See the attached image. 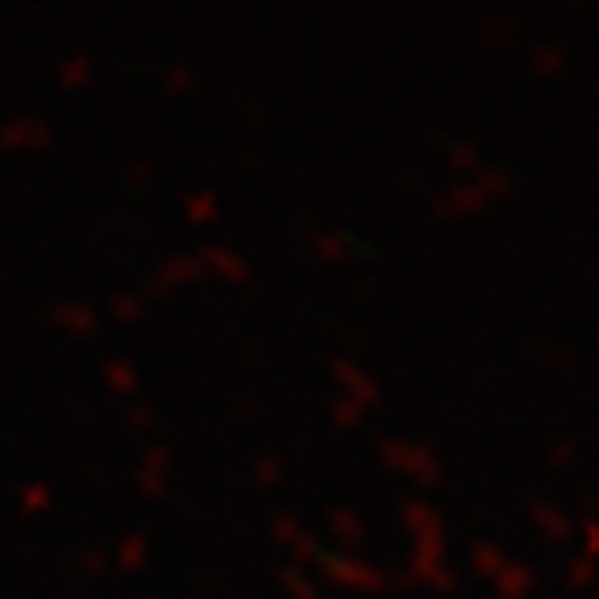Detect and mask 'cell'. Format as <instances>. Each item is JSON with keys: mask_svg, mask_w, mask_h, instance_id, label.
Wrapping results in <instances>:
<instances>
[{"mask_svg": "<svg viewBox=\"0 0 599 599\" xmlns=\"http://www.w3.org/2000/svg\"><path fill=\"white\" fill-rule=\"evenodd\" d=\"M383 459L390 466H397V470H409L412 477H420L423 484H434L437 480V459L426 448H412L405 440H386Z\"/></svg>", "mask_w": 599, "mask_h": 599, "instance_id": "1", "label": "cell"}, {"mask_svg": "<svg viewBox=\"0 0 599 599\" xmlns=\"http://www.w3.org/2000/svg\"><path fill=\"white\" fill-rule=\"evenodd\" d=\"M322 564H325V575H329L333 581L347 585V589H380L383 585V578L375 575L372 567L355 564V559H347V556H325Z\"/></svg>", "mask_w": 599, "mask_h": 599, "instance_id": "2", "label": "cell"}, {"mask_svg": "<svg viewBox=\"0 0 599 599\" xmlns=\"http://www.w3.org/2000/svg\"><path fill=\"white\" fill-rule=\"evenodd\" d=\"M494 581H499V592H502V596L520 599V596H524V592L531 589V585H535V570L524 567V564H513V567H502V570H499V578H494Z\"/></svg>", "mask_w": 599, "mask_h": 599, "instance_id": "3", "label": "cell"}, {"mask_svg": "<svg viewBox=\"0 0 599 599\" xmlns=\"http://www.w3.org/2000/svg\"><path fill=\"white\" fill-rule=\"evenodd\" d=\"M47 130L41 123L33 120H19V123H8L4 130H0V141L4 145H25V141H36V145H47Z\"/></svg>", "mask_w": 599, "mask_h": 599, "instance_id": "4", "label": "cell"}, {"mask_svg": "<svg viewBox=\"0 0 599 599\" xmlns=\"http://www.w3.org/2000/svg\"><path fill=\"white\" fill-rule=\"evenodd\" d=\"M405 516H409V524L420 531V538H440V520L426 510V505L420 502H409L405 505Z\"/></svg>", "mask_w": 599, "mask_h": 599, "instance_id": "5", "label": "cell"}, {"mask_svg": "<svg viewBox=\"0 0 599 599\" xmlns=\"http://www.w3.org/2000/svg\"><path fill=\"white\" fill-rule=\"evenodd\" d=\"M333 369H336V375H340V380H344L347 386H355V390H358L361 401H372V405H375V401H380V390H375L369 380H364V375L355 369V364H347V361H336Z\"/></svg>", "mask_w": 599, "mask_h": 599, "instance_id": "6", "label": "cell"}, {"mask_svg": "<svg viewBox=\"0 0 599 599\" xmlns=\"http://www.w3.org/2000/svg\"><path fill=\"white\" fill-rule=\"evenodd\" d=\"M535 516H538V527L545 531V535H553V538L570 535V520L559 510H553V505H535Z\"/></svg>", "mask_w": 599, "mask_h": 599, "instance_id": "7", "label": "cell"}, {"mask_svg": "<svg viewBox=\"0 0 599 599\" xmlns=\"http://www.w3.org/2000/svg\"><path fill=\"white\" fill-rule=\"evenodd\" d=\"M55 322L69 325V329H76V333H90V329H95V315H90L87 307H73V304L55 307Z\"/></svg>", "mask_w": 599, "mask_h": 599, "instance_id": "8", "label": "cell"}, {"mask_svg": "<svg viewBox=\"0 0 599 599\" xmlns=\"http://www.w3.org/2000/svg\"><path fill=\"white\" fill-rule=\"evenodd\" d=\"M484 195H480V188H462V192H451L440 199V210L451 214V210H470V206H477Z\"/></svg>", "mask_w": 599, "mask_h": 599, "instance_id": "9", "label": "cell"}, {"mask_svg": "<svg viewBox=\"0 0 599 599\" xmlns=\"http://www.w3.org/2000/svg\"><path fill=\"white\" fill-rule=\"evenodd\" d=\"M473 564H477V570H484V575H499V570H502V556L494 553V545H477Z\"/></svg>", "mask_w": 599, "mask_h": 599, "instance_id": "10", "label": "cell"}, {"mask_svg": "<svg viewBox=\"0 0 599 599\" xmlns=\"http://www.w3.org/2000/svg\"><path fill=\"white\" fill-rule=\"evenodd\" d=\"M333 527H336V535H344L350 545L361 538V524L355 513H333Z\"/></svg>", "mask_w": 599, "mask_h": 599, "instance_id": "11", "label": "cell"}, {"mask_svg": "<svg viewBox=\"0 0 599 599\" xmlns=\"http://www.w3.org/2000/svg\"><path fill=\"white\" fill-rule=\"evenodd\" d=\"M282 585H285V589H290L296 599H318V596H315V585H307L304 578L296 575V570H282Z\"/></svg>", "mask_w": 599, "mask_h": 599, "instance_id": "12", "label": "cell"}, {"mask_svg": "<svg viewBox=\"0 0 599 599\" xmlns=\"http://www.w3.org/2000/svg\"><path fill=\"white\" fill-rule=\"evenodd\" d=\"M206 257H210L220 271H228L231 279H246V268L236 264V257H231V253H225V250H206Z\"/></svg>", "mask_w": 599, "mask_h": 599, "instance_id": "13", "label": "cell"}, {"mask_svg": "<svg viewBox=\"0 0 599 599\" xmlns=\"http://www.w3.org/2000/svg\"><path fill=\"white\" fill-rule=\"evenodd\" d=\"M106 375H112V386L116 390H134L138 386V375L127 369V364H109Z\"/></svg>", "mask_w": 599, "mask_h": 599, "instance_id": "14", "label": "cell"}, {"mask_svg": "<svg viewBox=\"0 0 599 599\" xmlns=\"http://www.w3.org/2000/svg\"><path fill=\"white\" fill-rule=\"evenodd\" d=\"M141 559H145V542H141V538H130V542L123 545V567L130 570L134 564H141Z\"/></svg>", "mask_w": 599, "mask_h": 599, "instance_id": "15", "label": "cell"}, {"mask_svg": "<svg viewBox=\"0 0 599 599\" xmlns=\"http://www.w3.org/2000/svg\"><path fill=\"white\" fill-rule=\"evenodd\" d=\"M62 76H65V84H76V80H87V58H73L69 65L62 69Z\"/></svg>", "mask_w": 599, "mask_h": 599, "instance_id": "16", "label": "cell"}, {"mask_svg": "<svg viewBox=\"0 0 599 599\" xmlns=\"http://www.w3.org/2000/svg\"><path fill=\"white\" fill-rule=\"evenodd\" d=\"M195 271H199V264H174V268H166V271H163L160 282H181V279L195 275Z\"/></svg>", "mask_w": 599, "mask_h": 599, "instance_id": "17", "label": "cell"}, {"mask_svg": "<svg viewBox=\"0 0 599 599\" xmlns=\"http://www.w3.org/2000/svg\"><path fill=\"white\" fill-rule=\"evenodd\" d=\"M535 65H538V69H545V73L559 69V51H553V47H545V51H535Z\"/></svg>", "mask_w": 599, "mask_h": 599, "instance_id": "18", "label": "cell"}, {"mask_svg": "<svg viewBox=\"0 0 599 599\" xmlns=\"http://www.w3.org/2000/svg\"><path fill=\"white\" fill-rule=\"evenodd\" d=\"M188 210H192V217H210L214 214V195H199V199H192Z\"/></svg>", "mask_w": 599, "mask_h": 599, "instance_id": "19", "label": "cell"}, {"mask_svg": "<svg viewBox=\"0 0 599 599\" xmlns=\"http://www.w3.org/2000/svg\"><path fill=\"white\" fill-rule=\"evenodd\" d=\"M358 401H336V420L340 423H355V415H358Z\"/></svg>", "mask_w": 599, "mask_h": 599, "instance_id": "20", "label": "cell"}, {"mask_svg": "<svg viewBox=\"0 0 599 599\" xmlns=\"http://www.w3.org/2000/svg\"><path fill=\"white\" fill-rule=\"evenodd\" d=\"M570 575H575V578H570L575 585H585V581H589V564H585V559H578V564L570 567Z\"/></svg>", "mask_w": 599, "mask_h": 599, "instance_id": "21", "label": "cell"}, {"mask_svg": "<svg viewBox=\"0 0 599 599\" xmlns=\"http://www.w3.org/2000/svg\"><path fill=\"white\" fill-rule=\"evenodd\" d=\"M275 535H279V538H290V535H293V516H279Z\"/></svg>", "mask_w": 599, "mask_h": 599, "instance_id": "22", "label": "cell"}, {"mask_svg": "<svg viewBox=\"0 0 599 599\" xmlns=\"http://www.w3.org/2000/svg\"><path fill=\"white\" fill-rule=\"evenodd\" d=\"M318 549H315V542H307V538H296V556L300 559H307V556H315Z\"/></svg>", "mask_w": 599, "mask_h": 599, "instance_id": "23", "label": "cell"}, {"mask_svg": "<svg viewBox=\"0 0 599 599\" xmlns=\"http://www.w3.org/2000/svg\"><path fill=\"white\" fill-rule=\"evenodd\" d=\"M47 499L44 488H30V494H25V510H33V505H41Z\"/></svg>", "mask_w": 599, "mask_h": 599, "instance_id": "24", "label": "cell"}, {"mask_svg": "<svg viewBox=\"0 0 599 599\" xmlns=\"http://www.w3.org/2000/svg\"><path fill=\"white\" fill-rule=\"evenodd\" d=\"M116 311H120V315H134V311H141V304L138 300H116Z\"/></svg>", "mask_w": 599, "mask_h": 599, "instance_id": "25", "label": "cell"}, {"mask_svg": "<svg viewBox=\"0 0 599 599\" xmlns=\"http://www.w3.org/2000/svg\"><path fill=\"white\" fill-rule=\"evenodd\" d=\"M163 459H166V451H163V448H152V451H149V466H152V470H163V466H166Z\"/></svg>", "mask_w": 599, "mask_h": 599, "instance_id": "26", "label": "cell"}, {"mask_svg": "<svg viewBox=\"0 0 599 599\" xmlns=\"http://www.w3.org/2000/svg\"><path fill=\"white\" fill-rule=\"evenodd\" d=\"M451 160L459 163V166H470V163H473V152H470V149H462V152H455Z\"/></svg>", "mask_w": 599, "mask_h": 599, "instance_id": "27", "label": "cell"}, {"mask_svg": "<svg viewBox=\"0 0 599 599\" xmlns=\"http://www.w3.org/2000/svg\"><path fill=\"white\" fill-rule=\"evenodd\" d=\"M141 484L149 488V494H160V480H155V477H149V473H145V477H141Z\"/></svg>", "mask_w": 599, "mask_h": 599, "instance_id": "28", "label": "cell"}, {"mask_svg": "<svg viewBox=\"0 0 599 599\" xmlns=\"http://www.w3.org/2000/svg\"><path fill=\"white\" fill-rule=\"evenodd\" d=\"M260 477H264V480H271V477H275V462H271V459H264V466H260Z\"/></svg>", "mask_w": 599, "mask_h": 599, "instance_id": "29", "label": "cell"}, {"mask_svg": "<svg viewBox=\"0 0 599 599\" xmlns=\"http://www.w3.org/2000/svg\"><path fill=\"white\" fill-rule=\"evenodd\" d=\"M171 84H174V90H181V84H185V73H171Z\"/></svg>", "mask_w": 599, "mask_h": 599, "instance_id": "30", "label": "cell"}]
</instances>
